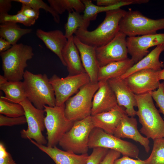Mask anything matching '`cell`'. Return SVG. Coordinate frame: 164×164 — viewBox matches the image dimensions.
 <instances>
[{"instance_id":"1","label":"cell","mask_w":164,"mask_h":164,"mask_svg":"<svg viewBox=\"0 0 164 164\" xmlns=\"http://www.w3.org/2000/svg\"><path fill=\"white\" fill-rule=\"evenodd\" d=\"M126 11L121 8L106 12L105 18L95 29H78L75 36L82 43L95 48L111 41L119 32V23Z\"/></svg>"},{"instance_id":"2","label":"cell","mask_w":164,"mask_h":164,"mask_svg":"<svg viewBox=\"0 0 164 164\" xmlns=\"http://www.w3.org/2000/svg\"><path fill=\"white\" fill-rule=\"evenodd\" d=\"M135 96L138 108L136 115L142 125L140 133L153 140L164 138V120L154 104L151 92Z\"/></svg>"},{"instance_id":"3","label":"cell","mask_w":164,"mask_h":164,"mask_svg":"<svg viewBox=\"0 0 164 164\" xmlns=\"http://www.w3.org/2000/svg\"><path fill=\"white\" fill-rule=\"evenodd\" d=\"M23 79L27 98L35 107L44 109L45 105L56 106L53 88L46 74H35L26 70Z\"/></svg>"},{"instance_id":"4","label":"cell","mask_w":164,"mask_h":164,"mask_svg":"<svg viewBox=\"0 0 164 164\" xmlns=\"http://www.w3.org/2000/svg\"><path fill=\"white\" fill-rule=\"evenodd\" d=\"M34 55L32 47L22 43H17L0 53L3 76L9 81H21L28 66L27 61Z\"/></svg>"},{"instance_id":"5","label":"cell","mask_w":164,"mask_h":164,"mask_svg":"<svg viewBox=\"0 0 164 164\" xmlns=\"http://www.w3.org/2000/svg\"><path fill=\"white\" fill-rule=\"evenodd\" d=\"M119 31L126 36H135L156 34L164 29V18L154 19L138 11H126L119 23Z\"/></svg>"},{"instance_id":"6","label":"cell","mask_w":164,"mask_h":164,"mask_svg":"<svg viewBox=\"0 0 164 164\" xmlns=\"http://www.w3.org/2000/svg\"><path fill=\"white\" fill-rule=\"evenodd\" d=\"M91 116L74 121L59 143L63 150L77 154L87 153L90 135L94 128Z\"/></svg>"},{"instance_id":"7","label":"cell","mask_w":164,"mask_h":164,"mask_svg":"<svg viewBox=\"0 0 164 164\" xmlns=\"http://www.w3.org/2000/svg\"><path fill=\"white\" fill-rule=\"evenodd\" d=\"M99 87L98 82H90L65 103L64 113L69 120L74 122L91 115L92 100Z\"/></svg>"},{"instance_id":"8","label":"cell","mask_w":164,"mask_h":164,"mask_svg":"<svg viewBox=\"0 0 164 164\" xmlns=\"http://www.w3.org/2000/svg\"><path fill=\"white\" fill-rule=\"evenodd\" d=\"M65 104L54 107L44 106L46 113L44 124L46 130L47 146H56L74 122L68 120L64 113Z\"/></svg>"},{"instance_id":"9","label":"cell","mask_w":164,"mask_h":164,"mask_svg":"<svg viewBox=\"0 0 164 164\" xmlns=\"http://www.w3.org/2000/svg\"><path fill=\"white\" fill-rule=\"evenodd\" d=\"M88 146L89 149L101 147L113 150L132 158L138 159L139 155V149L135 145L97 128L91 133Z\"/></svg>"},{"instance_id":"10","label":"cell","mask_w":164,"mask_h":164,"mask_svg":"<svg viewBox=\"0 0 164 164\" xmlns=\"http://www.w3.org/2000/svg\"><path fill=\"white\" fill-rule=\"evenodd\" d=\"M23 107L28 127L20 132L21 136L23 138L32 139L38 144L45 145L47 140L42 132L45 128L44 109L35 107L27 98L20 104Z\"/></svg>"},{"instance_id":"11","label":"cell","mask_w":164,"mask_h":164,"mask_svg":"<svg viewBox=\"0 0 164 164\" xmlns=\"http://www.w3.org/2000/svg\"><path fill=\"white\" fill-rule=\"evenodd\" d=\"M54 92L56 106H61L78 89L90 82L87 73L60 78L56 74L50 79Z\"/></svg>"},{"instance_id":"12","label":"cell","mask_w":164,"mask_h":164,"mask_svg":"<svg viewBox=\"0 0 164 164\" xmlns=\"http://www.w3.org/2000/svg\"><path fill=\"white\" fill-rule=\"evenodd\" d=\"M126 37L119 31L108 43L96 48V58L100 67L128 58Z\"/></svg>"},{"instance_id":"13","label":"cell","mask_w":164,"mask_h":164,"mask_svg":"<svg viewBox=\"0 0 164 164\" xmlns=\"http://www.w3.org/2000/svg\"><path fill=\"white\" fill-rule=\"evenodd\" d=\"M126 42L128 53L135 64L149 53V48L164 44V33L128 36Z\"/></svg>"},{"instance_id":"14","label":"cell","mask_w":164,"mask_h":164,"mask_svg":"<svg viewBox=\"0 0 164 164\" xmlns=\"http://www.w3.org/2000/svg\"><path fill=\"white\" fill-rule=\"evenodd\" d=\"M159 71L145 69L136 72L124 79L135 94L138 95L151 92L157 89L160 83Z\"/></svg>"},{"instance_id":"15","label":"cell","mask_w":164,"mask_h":164,"mask_svg":"<svg viewBox=\"0 0 164 164\" xmlns=\"http://www.w3.org/2000/svg\"><path fill=\"white\" fill-rule=\"evenodd\" d=\"M107 81L115 94L118 105L124 108L128 115L134 117L136 112L135 107H137V105L135 94L125 80L117 78Z\"/></svg>"},{"instance_id":"16","label":"cell","mask_w":164,"mask_h":164,"mask_svg":"<svg viewBox=\"0 0 164 164\" xmlns=\"http://www.w3.org/2000/svg\"><path fill=\"white\" fill-rule=\"evenodd\" d=\"M113 135L121 139H130L138 142L144 147L147 153L149 151V139L142 135L138 131L136 119L134 117L128 116L126 113L124 114L121 123Z\"/></svg>"},{"instance_id":"17","label":"cell","mask_w":164,"mask_h":164,"mask_svg":"<svg viewBox=\"0 0 164 164\" xmlns=\"http://www.w3.org/2000/svg\"><path fill=\"white\" fill-rule=\"evenodd\" d=\"M99 87L92 100L91 115L109 111L118 104L115 94L108 81L98 82Z\"/></svg>"},{"instance_id":"18","label":"cell","mask_w":164,"mask_h":164,"mask_svg":"<svg viewBox=\"0 0 164 164\" xmlns=\"http://www.w3.org/2000/svg\"><path fill=\"white\" fill-rule=\"evenodd\" d=\"M29 140L48 155L56 164H85L88 158V153L77 154L71 152L62 150L56 146L48 147L38 144L32 139Z\"/></svg>"},{"instance_id":"19","label":"cell","mask_w":164,"mask_h":164,"mask_svg":"<svg viewBox=\"0 0 164 164\" xmlns=\"http://www.w3.org/2000/svg\"><path fill=\"white\" fill-rule=\"evenodd\" d=\"M125 113L124 108L118 105L109 111L91 115V121L94 128L114 135Z\"/></svg>"},{"instance_id":"20","label":"cell","mask_w":164,"mask_h":164,"mask_svg":"<svg viewBox=\"0 0 164 164\" xmlns=\"http://www.w3.org/2000/svg\"><path fill=\"white\" fill-rule=\"evenodd\" d=\"M73 40L79 50L83 66L90 77V82L97 83L100 67L96 58V48L82 43L75 36H73Z\"/></svg>"},{"instance_id":"21","label":"cell","mask_w":164,"mask_h":164,"mask_svg":"<svg viewBox=\"0 0 164 164\" xmlns=\"http://www.w3.org/2000/svg\"><path fill=\"white\" fill-rule=\"evenodd\" d=\"M36 34L47 48L58 56L63 65L66 66L62 57V51L67 44L68 39L63 33L58 29L46 32L38 29Z\"/></svg>"},{"instance_id":"22","label":"cell","mask_w":164,"mask_h":164,"mask_svg":"<svg viewBox=\"0 0 164 164\" xmlns=\"http://www.w3.org/2000/svg\"><path fill=\"white\" fill-rule=\"evenodd\" d=\"M164 51V44L155 47L146 56L130 68L123 75L119 77L124 79L132 74L145 69H151L157 71L161 70L164 67L163 62L159 60V56Z\"/></svg>"},{"instance_id":"23","label":"cell","mask_w":164,"mask_h":164,"mask_svg":"<svg viewBox=\"0 0 164 164\" xmlns=\"http://www.w3.org/2000/svg\"><path fill=\"white\" fill-rule=\"evenodd\" d=\"M62 56L69 75L86 73L79 50L74 43L73 36L68 39L67 44L62 51Z\"/></svg>"},{"instance_id":"24","label":"cell","mask_w":164,"mask_h":164,"mask_svg":"<svg viewBox=\"0 0 164 164\" xmlns=\"http://www.w3.org/2000/svg\"><path fill=\"white\" fill-rule=\"evenodd\" d=\"M0 89L5 94L0 98L8 101L20 104L27 98L23 82L21 81H9L0 75Z\"/></svg>"},{"instance_id":"25","label":"cell","mask_w":164,"mask_h":164,"mask_svg":"<svg viewBox=\"0 0 164 164\" xmlns=\"http://www.w3.org/2000/svg\"><path fill=\"white\" fill-rule=\"evenodd\" d=\"M131 58L110 63L100 67L97 74V81H107L121 77L134 64Z\"/></svg>"},{"instance_id":"26","label":"cell","mask_w":164,"mask_h":164,"mask_svg":"<svg viewBox=\"0 0 164 164\" xmlns=\"http://www.w3.org/2000/svg\"><path fill=\"white\" fill-rule=\"evenodd\" d=\"M81 1L85 6L83 15L84 18L90 21L95 20L97 14L100 12L117 9L131 4L146 3L149 2L148 0H122L120 2L115 5L105 6L96 5L90 0Z\"/></svg>"},{"instance_id":"27","label":"cell","mask_w":164,"mask_h":164,"mask_svg":"<svg viewBox=\"0 0 164 164\" xmlns=\"http://www.w3.org/2000/svg\"><path fill=\"white\" fill-rule=\"evenodd\" d=\"M32 31L31 29L22 28L16 23L6 22L0 25V37L13 46L17 44L22 36L30 33Z\"/></svg>"},{"instance_id":"28","label":"cell","mask_w":164,"mask_h":164,"mask_svg":"<svg viewBox=\"0 0 164 164\" xmlns=\"http://www.w3.org/2000/svg\"><path fill=\"white\" fill-rule=\"evenodd\" d=\"M90 21L84 19L83 15L73 10L68 12L67 22L64 25L65 36L68 39L79 28L87 29Z\"/></svg>"},{"instance_id":"29","label":"cell","mask_w":164,"mask_h":164,"mask_svg":"<svg viewBox=\"0 0 164 164\" xmlns=\"http://www.w3.org/2000/svg\"><path fill=\"white\" fill-rule=\"evenodd\" d=\"M50 5L59 15L66 11L74 10L79 13L84 12L85 6L80 0H48Z\"/></svg>"},{"instance_id":"30","label":"cell","mask_w":164,"mask_h":164,"mask_svg":"<svg viewBox=\"0 0 164 164\" xmlns=\"http://www.w3.org/2000/svg\"><path fill=\"white\" fill-rule=\"evenodd\" d=\"M152 150L149 157L145 160V164H164V138L153 140Z\"/></svg>"},{"instance_id":"31","label":"cell","mask_w":164,"mask_h":164,"mask_svg":"<svg viewBox=\"0 0 164 164\" xmlns=\"http://www.w3.org/2000/svg\"><path fill=\"white\" fill-rule=\"evenodd\" d=\"M0 114L10 117L24 116L25 111L22 105L0 99Z\"/></svg>"},{"instance_id":"32","label":"cell","mask_w":164,"mask_h":164,"mask_svg":"<svg viewBox=\"0 0 164 164\" xmlns=\"http://www.w3.org/2000/svg\"><path fill=\"white\" fill-rule=\"evenodd\" d=\"M12 1L26 5L38 11H39L40 9H43L51 14L56 22L59 23L60 22L59 15L58 14L50 5H49L42 0H12Z\"/></svg>"},{"instance_id":"33","label":"cell","mask_w":164,"mask_h":164,"mask_svg":"<svg viewBox=\"0 0 164 164\" xmlns=\"http://www.w3.org/2000/svg\"><path fill=\"white\" fill-rule=\"evenodd\" d=\"M36 21L35 20L26 17L19 12L16 14L14 15L8 14L0 15L1 24L6 22L19 23L26 26H30L35 23Z\"/></svg>"},{"instance_id":"34","label":"cell","mask_w":164,"mask_h":164,"mask_svg":"<svg viewBox=\"0 0 164 164\" xmlns=\"http://www.w3.org/2000/svg\"><path fill=\"white\" fill-rule=\"evenodd\" d=\"M109 150L108 149L101 147L93 149L85 164H100Z\"/></svg>"},{"instance_id":"35","label":"cell","mask_w":164,"mask_h":164,"mask_svg":"<svg viewBox=\"0 0 164 164\" xmlns=\"http://www.w3.org/2000/svg\"><path fill=\"white\" fill-rule=\"evenodd\" d=\"M152 97L164 116V82L160 83L158 88L151 92Z\"/></svg>"},{"instance_id":"36","label":"cell","mask_w":164,"mask_h":164,"mask_svg":"<svg viewBox=\"0 0 164 164\" xmlns=\"http://www.w3.org/2000/svg\"><path fill=\"white\" fill-rule=\"evenodd\" d=\"M26 123L25 116L17 117H9L0 114V126H12L15 125H20Z\"/></svg>"},{"instance_id":"37","label":"cell","mask_w":164,"mask_h":164,"mask_svg":"<svg viewBox=\"0 0 164 164\" xmlns=\"http://www.w3.org/2000/svg\"><path fill=\"white\" fill-rule=\"evenodd\" d=\"M0 164H17L2 142L0 143Z\"/></svg>"},{"instance_id":"38","label":"cell","mask_w":164,"mask_h":164,"mask_svg":"<svg viewBox=\"0 0 164 164\" xmlns=\"http://www.w3.org/2000/svg\"><path fill=\"white\" fill-rule=\"evenodd\" d=\"M18 12L26 17L36 20L39 17V11L25 4H22L21 9Z\"/></svg>"},{"instance_id":"39","label":"cell","mask_w":164,"mask_h":164,"mask_svg":"<svg viewBox=\"0 0 164 164\" xmlns=\"http://www.w3.org/2000/svg\"><path fill=\"white\" fill-rule=\"evenodd\" d=\"M121 154L117 151L109 149L100 164H114L115 161L120 157Z\"/></svg>"},{"instance_id":"40","label":"cell","mask_w":164,"mask_h":164,"mask_svg":"<svg viewBox=\"0 0 164 164\" xmlns=\"http://www.w3.org/2000/svg\"><path fill=\"white\" fill-rule=\"evenodd\" d=\"M114 164H145V160L138 159H134L126 156L118 158L114 161Z\"/></svg>"},{"instance_id":"41","label":"cell","mask_w":164,"mask_h":164,"mask_svg":"<svg viewBox=\"0 0 164 164\" xmlns=\"http://www.w3.org/2000/svg\"><path fill=\"white\" fill-rule=\"evenodd\" d=\"M11 0H0V15L7 14L12 8Z\"/></svg>"},{"instance_id":"42","label":"cell","mask_w":164,"mask_h":164,"mask_svg":"<svg viewBox=\"0 0 164 164\" xmlns=\"http://www.w3.org/2000/svg\"><path fill=\"white\" fill-rule=\"evenodd\" d=\"M122 0H97L96 3L98 6H108L113 5L120 2Z\"/></svg>"},{"instance_id":"43","label":"cell","mask_w":164,"mask_h":164,"mask_svg":"<svg viewBox=\"0 0 164 164\" xmlns=\"http://www.w3.org/2000/svg\"><path fill=\"white\" fill-rule=\"evenodd\" d=\"M12 45L7 41L0 37V53L10 49Z\"/></svg>"},{"instance_id":"44","label":"cell","mask_w":164,"mask_h":164,"mask_svg":"<svg viewBox=\"0 0 164 164\" xmlns=\"http://www.w3.org/2000/svg\"><path fill=\"white\" fill-rule=\"evenodd\" d=\"M158 79L159 81L161 80H164V68L159 71Z\"/></svg>"}]
</instances>
